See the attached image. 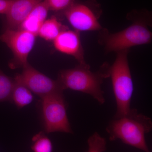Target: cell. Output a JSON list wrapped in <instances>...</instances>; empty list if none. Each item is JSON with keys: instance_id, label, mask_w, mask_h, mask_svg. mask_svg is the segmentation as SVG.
<instances>
[{"instance_id": "7a4b0ae2", "label": "cell", "mask_w": 152, "mask_h": 152, "mask_svg": "<svg viewBox=\"0 0 152 152\" xmlns=\"http://www.w3.org/2000/svg\"><path fill=\"white\" fill-rule=\"evenodd\" d=\"M152 122L149 117L131 109L126 115L114 118L106 128L109 140H120L144 152H151L145 140L146 134L152 130Z\"/></svg>"}, {"instance_id": "ac0fdd59", "label": "cell", "mask_w": 152, "mask_h": 152, "mask_svg": "<svg viewBox=\"0 0 152 152\" xmlns=\"http://www.w3.org/2000/svg\"><path fill=\"white\" fill-rule=\"evenodd\" d=\"M12 0H0V14L5 15Z\"/></svg>"}, {"instance_id": "9c48e42d", "label": "cell", "mask_w": 152, "mask_h": 152, "mask_svg": "<svg viewBox=\"0 0 152 152\" xmlns=\"http://www.w3.org/2000/svg\"><path fill=\"white\" fill-rule=\"evenodd\" d=\"M53 44L58 51L73 57L80 64H86L79 32L65 30L55 39Z\"/></svg>"}, {"instance_id": "9a60e30c", "label": "cell", "mask_w": 152, "mask_h": 152, "mask_svg": "<svg viewBox=\"0 0 152 152\" xmlns=\"http://www.w3.org/2000/svg\"><path fill=\"white\" fill-rule=\"evenodd\" d=\"M31 149L34 152H52L53 144L43 132L36 134L32 139Z\"/></svg>"}, {"instance_id": "ba28073f", "label": "cell", "mask_w": 152, "mask_h": 152, "mask_svg": "<svg viewBox=\"0 0 152 152\" xmlns=\"http://www.w3.org/2000/svg\"><path fill=\"white\" fill-rule=\"evenodd\" d=\"M63 14L74 29L79 32L102 29L99 16L86 4L75 2Z\"/></svg>"}, {"instance_id": "2e32d148", "label": "cell", "mask_w": 152, "mask_h": 152, "mask_svg": "<svg viewBox=\"0 0 152 152\" xmlns=\"http://www.w3.org/2000/svg\"><path fill=\"white\" fill-rule=\"evenodd\" d=\"M87 143L88 149L87 152H104L107 150L106 139L97 132L90 136Z\"/></svg>"}, {"instance_id": "e0dca14e", "label": "cell", "mask_w": 152, "mask_h": 152, "mask_svg": "<svg viewBox=\"0 0 152 152\" xmlns=\"http://www.w3.org/2000/svg\"><path fill=\"white\" fill-rule=\"evenodd\" d=\"M49 10L64 12L69 8L75 0H43Z\"/></svg>"}, {"instance_id": "8992f818", "label": "cell", "mask_w": 152, "mask_h": 152, "mask_svg": "<svg viewBox=\"0 0 152 152\" xmlns=\"http://www.w3.org/2000/svg\"><path fill=\"white\" fill-rule=\"evenodd\" d=\"M37 37L18 29H6L0 35V41L7 46L13 55L9 64L10 69L23 68L27 64L28 56L34 46Z\"/></svg>"}, {"instance_id": "7c38bea8", "label": "cell", "mask_w": 152, "mask_h": 152, "mask_svg": "<svg viewBox=\"0 0 152 152\" xmlns=\"http://www.w3.org/2000/svg\"><path fill=\"white\" fill-rule=\"evenodd\" d=\"M68 28L63 25L56 17L47 19L41 26L38 36L45 40L53 42L63 31Z\"/></svg>"}, {"instance_id": "4fadbf2b", "label": "cell", "mask_w": 152, "mask_h": 152, "mask_svg": "<svg viewBox=\"0 0 152 152\" xmlns=\"http://www.w3.org/2000/svg\"><path fill=\"white\" fill-rule=\"evenodd\" d=\"M14 86L11 97V102L18 109L22 108L32 102L34 96L31 92L21 82L14 77Z\"/></svg>"}, {"instance_id": "5b68a950", "label": "cell", "mask_w": 152, "mask_h": 152, "mask_svg": "<svg viewBox=\"0 0 152 152\" xmlns=\"http://www.w3.org/2000/svg\"><path fill=\"white\" fill-rule=\"evenodd\" d=\"M45 130L49 133H73L67 115V105L64 94L41 99Z\"/></svg>"}, {"instance_id": "30bf717a", "label": "cell", "mask_w": 152, "mask_h": 152, "mask_svg": "<svg viewBox=\"0 0 152 152\" xmlns=\"http://www.w3.org/2000/svg\"><path fill=\"white\" fill-rule=\"evenodd\" d=\"M43 0H12L5 14L6 29H17L34 9Z\"/></svg>"}, {"instance_id": "6da1fadb", "label": "cell", "mask_w": 152, "mask_h": 152, "mask_svg": "<svg viewBox=\"0 0 152 152\" xmlns=\"http://www.w3.org/2000/svg\"><path fill=\"white\" fill-rule=\"evenodd\" d=\"M110 66L104 64L96 72L90 70L88 64H80L72 69L60 71L57 80L63 89L77 91L90 95L100 104L105 102L102 89L104 80L110 77Z\"/></svg>"}, {"instance_id": "277c9868", "label": "cell", "mask_w": 152, "mask_h": 152, "mask_svg": "<svg viewBox=\"0 0 152 152\" xmlns=\"http://www.w3.org/2000/svg\"><path fill=\"white\" fill-rule=\"evenodd\" d=\"M133 21L130 26L118 32L105 33L103 40L106 52L117 53L151 42L152 34L148 28V22L139 19Z\"/></svg>"}, {"instance_id": "52a82bcc", "label": "cell", "mask_w": 152, "mask_h": 152, "mask_svg": "<svg viewBox=\"0 0 152 152\" xmlns=\"http://www.w3.org/2000/svg\"><path fill=\"white\" fill-rule=\"evenodd\" d=\"M22 69L21 73L16 74L15 77L41 99L63 94L64 90L58 80L50 78L37 70L29 63Z\"/></svg>"}, {"instance_id": "3957f363", "label": "cell", "mask_w": 152, "mask_h": 152, "mask_svg": "<svg viewBox=\"0 0 152 152\" xmlns=\"http://www.w3.org/2000/svg\"><path fill=\"white\" fill-rule=\"evenodd\" d=\"M129 50L117 52L116 58L110 69L113 91L116 103L114 118L126 115L131 110L134 84L128 61Z\"/></svg>"}, {"instance_id": "8fae6325", "label": "cell", "mask_w": 152, "mask_h": 152, "mask_svg": "<svg viewBox=\"0 0 152 152\" xmlns=\"http://www.w3.org/2000/svg\"><path fill=\"white\" fill-rule=\"evenodd\" d=\"M49 11L43 1L36 6L17 29L27 31L37 37L40 28L47 20Z\"/></svg>"}, {"instance_id": "5bb4252c", "label": "cell", "mask_w": 152, "mask_h": 152, "mask_svg": "<svg viewBox=\"0 0 152 152\" xmlns=\"http://www.w3.org/2000/svg\"><path fill=\"white\" fill-rule=\"evenodd\" d=\"M14 79L4 74L0 69V102H11Z\"/></svg>"}]
</instances>
